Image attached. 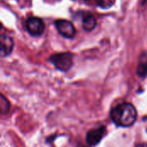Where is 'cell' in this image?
<instances>
[{"label": "cell", "mask_w": 147, "mask_h": 147, "mask_svg": "<svg viewBox=\"0 0 147 147\" xmlns=\"http://www.w3.org/2000/svg\"><path fill=\"white\" fill-rule=\"evenodd\" d=\"M110 117L115 125L128 127L133 126L136 121L137 111L133 104L125 102L115 107L110 112Z\"/></svg>", "instance_id": "obj_1"}, {"label": "cell", "mask_w": 147, "mask_h": 147, "mask_svg": "<svg viewBox=\"0 0 147 147\" xmlns=\"http://www.w3.org/2000/svg\"><path fill=\"white\" fill-rule=\"evenodd\" d=\"M49 61L59 71H67L73 65V55L71 53H59L52 55Z\"/></svg>", "instance_id": "obj_2"}, {"label": "cell", "mask_w": 147, "mask_h": 147, "mask_svg": "<svg viewBox=\"0 0 147 147\" xmlns=\"http://www.w3.org/2000/svg\"><path fill=\"white\" fill-rule=\"evenodd\" d=\"M26 28L32 35H40L45 30V23L39 17H30L26 22Z\"/></svg>", "instance_id": "obj_3"}, {"label": "cell", "mask_w": 147, "mask_h": 147, "mask_svg": "<svg viewBox=\"0 0 147 147\" xmlns=\"http://www.w3.org/2000/svg\"><path fill=\"white\" fill-rule=\"evenodd\" d=\"M55 26L59 33L65 38H72L76 34V29L74 25L67 20H57L55 22Z\"/></svg>", "instance_id": "obj_4"}, {"label": "cell", "mask_w": 147, "mask_h": 147, "mask_svg": "<svg viewBox=\"0 0 147 147\" xmlns=\"http://www.w3.org/2000/svg\"><path fill=\"white\" fill-rule=\"evenodd\" d=\"M105 133H106V127L104 126L89 131L86 135V141L88 145L90 146H94L97 145L104 136Z\"/></svg>", "instance_id": "obj_5"}, {"label": "cell", "mask_w": 147, "mask_h": 147, "mask_svg": "<svg viewBox=\"0 0 147 147\" xmlns=\"http://www.w3.org/2000/svg\"><path fill=\"white\" fill-rule=\"evenodd\" d=\"M0 53L2 57L8 56L11 53L14 47V42L11 37H9L7 34H2L0 37Z\"/></svg>", "instance_id": "obj_6"}, {"label": "cell", "mask_w": 147, "mask_h": 147, "mask_svg": "<svg viewBox=\"0 0 147 147\" xmlns=\"http://www.w3.org/2000/svg\"><path fill=\"white\" fill-rule=\"evenodd\" d=\"M137 74L140 78H146L147 76V53H143L139 58Z\"/></svg>", "instance_id": "obj_7"}, {"label": "cell", "mask_w": 147, "mask_h": 147, "mask_svg": "<svg viewBox=\"0 0 147 147\" xmlns=\"http://www.w3.org/2000/svg\"><path fill=\"white\" fill-rule=\"evenodd\" d=\"M96 26V19L92 15H87L83 20V28L86 31L93 30Z\"/></svg>", "instance_id": "obj_8"}, {"label": "cell", "mask_w": 147, "mask_h": 147, "mask_svg": "<svg viewBox=\"0 0 147 147\" xmlns=\"http://www.w3.org/2000/svg\"><path fill=\"white\" fill-rule=\"evenodd\" d=\"M0 105H1V112H2V114H6V113L9 112V103L3 96H1Z\"/></svg>", "instance_id": "obj_9"}, {"label": "cell", "mask_w": 147, "mask_h": 147, "mask_svg": "<svg viewBox=\"0 0 147 147\" xmlns=\"http://www.w3.org/2000/svg\"><path fill=\"white\" fill-rule=\"evenodd\" d=\"M96 3L100 7L108 8L111 7V5L115 3V0H96Z\"/></svg>", "instance_id": "obj_10"}, {"label": "cell", "mask_w": 147, "mask_h": 147, "mask_svg": "<svg viewBox=\"0 0 147 147\" xmlns=\"http://www.w3.org/2000/svg\"><path fill=\"white\" fill-rule=\"evenodd\" d=\"M135 147H147V144L142 143V144H139L138 146H136Z\"/></svg>", "instance_id": "obj_11"}, {"label": "cell", "mask_w": 147, "mask_h": 147, "mask_svg": "<svg viewBox=\"0 0 147 147\" xmlns=\"http://www.w3.org/2000/svg\"><path fill=\"white\" fill-rule=\"evenodd\" d=\"M84 1H86V2H90V1H92V0H84ZM96 1V0H95Z\"/></svg>", "instance_id": "obj_12"}, {"label": "cell", "mask_w": 147, "mask_h": 147, "mask_svg": "<svg viewBox=\"0 0 147 147\" xmlns=\"http://www.w3.org/2000/svg\"><path fill=\"white\" fill-rule=\"evenodd\" d=\"M146 0H143V3H146Z\"/></svg>", "instance_id": "obj_13"}]
</instances>
